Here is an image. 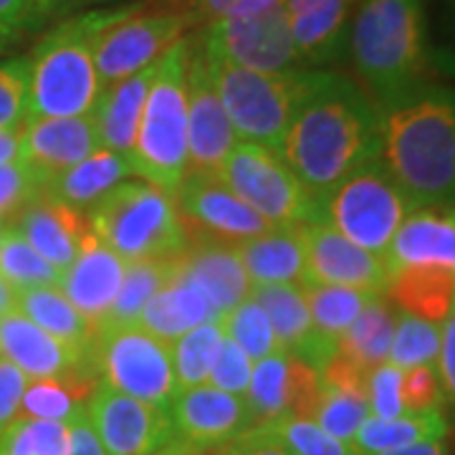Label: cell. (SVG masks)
I'll use <instances>...</instances> for the list:
<instances>
[{"label":"cell","instance_id":"1","mask_svg":"<svg viewBox=\"0 0 455 455\" xmlns=\"http://www.w3.org/2000/svg\"><path fill=\"white\" fill-rule=\"evenodd\" d=\"M281 157L316 203L379 157V107L355 79L309 68Z\"/></svg>","mask_w":455,"mask_h":455},{"label":"cell","instance_id":"2","mask_svg":"<svg viewBox=\"0 0 455 455\" xmlns=\"http://www.w3.org/2000/svg\"><path fill=\"white\" fill-rule=\"evenodd\" d=\"M379 160L415 211L455 205V86L430 82L379 107Z\"/></svg>","mask_w":455,"mask_h":455},{"label":"cell","instance_id":"3","mask_svg":"<svg viewBox=\"0 0 455 455\" xmlns=\"http://www.w3.org/2000/svg\"><path fill=\"white\" fill-rule=\"evenodd\" d=\"M433 49L425 0H359L347 53L357 84L377 107L430 84Z\"/></svg>","mask_w":455,"mask_h":455},{"label":"cell","instance_id":"4","mask_svg":"<svg viewBox=\"0 0 455 455\" xmlns=\"http://www.w3.org/2000/svg\"><path fill=\"white\" fill-rule=\"evenodd\" d=\"M116 8L84 11L41 36L28 59V119H61L94 112L101 84L97 38ZM26 119V122H28Z\"/></svg>","mask_w":455,"mask_h":455},{"label":"cell","instance_id":"5","mask_svg":"<svg viewBox=\"0 0 455 455\" xmlns=\"http://www.w3.org/2000/svg\"><path fill=\"white\" fill-rule=\"evenodd\" d=\"M188 66L190 33L164 53L147 94L137 140L130 152L137 178L164 193H178L190 170L188 149Z\"/></svg>","mask_w":455,"mask_h":455},{"label":"cell","instance_id":"6","mask_svg":"<svg viewBox=\"0 0 455 455\" xmlns=\"http://www.w3.org/2000/svg\"><path fill=\"white\" fill-rule=\"evenodd\" d=\"M92 228L101 243L124 263L175 259L188 235L175 197L149 182H122L92 208Z\"/></svg>","mask_w":455,"mask_h":455},{"label":"cell","instance_id":"7","mask_svg":"<svg viewBox=\"0 0 455 455\" xmlns=\"http://www.w3.org/2000/svg\"><path fill=\"white\" fill-rule=\"evenodd\" d=\"M205 56L215 92L235 130V137L281 155L293 107L299 101L309 68H296L286 74H260L212 59L211 53Z\"/></svg>","mask_w":455,"mask_h":455},{"label":"cell","instance_id":"8","mask_svg":"<svg viewBox=\"0 0 455 455\" xmlns=\"http://www.w3.org/2000/svg\"><path fill=\"white\" fill-rule=\"evenodd\" d=\"M412 211V203L377 157L341 180L319 203V220L387 260L392 241Z\"/></svg>","mask_w":455,"mask_h":455},{"label":"cell","instance_id":"9","mask_svg":"<svg viewBox=\"0 0 455 455\" xmlns=\"http://www.w3.org/2000/svg\"><path fill=\"white\" fill-rule=\"evenodd\" d=\"M89 359L101 385L149 405L167 410L180 392L172 344L149 334L142 326L97 331Z\"/></svg>","mask_w":455,"mask_h":455},{"label":"cell","instance_id":"10","mask_svg":"<svg viewBox=\"0 0 455 455\" xmlns=\"http://www.w3.org/2000/svg\"><path fill=\"white\" fill-rule=\"evenodd\" d=\"M218 178L274 228L319 220V203L307 193L286 160L266 147L235 145Z\"/></svg>","mask_w":455,"mask_h":455},{"label":"cell","instance_id":"11","mask_svg":"<svg viewBox=\"0 0 455 455\" xmlns=\"http://www.w3.org/2000/svg\"><path fill=\"white\" fill-rule=\"evenodd\" d=\"M193 28L185 18L164 11L152 0L116 8L97 38L94 59L101 89L157 64Z\"/></svg>","mask_w":455,"mask_h":455},{"label":"cell","instance_id":"12","mask_svg":"<svg viewBox=\"0 0 455 455\" xmlns=\"http://www.w3.org/2000/svg\"><path fill=\"white\" fill-rule=\"evenodd\" d=\"M193 36L212 59L241 68L260 74H286L307 68L293 46L283 3L256 16L212 20L196 28Z\"/></svg>","mask_w":455,"mask_h":455},{"label":"cell","instance_id":"13","mask_svg":"<svg viewBox=\"0 0 455 455\" xmlns=\"http://www.w3.org/2000/svg\"><path fill=\"white\" fill-rule=\"evenodd\" d=\"M86 418L107 455H152L175 440L164 407L142 403L101 382L86 400Z\"/></svg>","mask_w":455,"mask_h":455},{"label":"cell","instance_id":"14","mask_svg":"<svg viewBox=\"0 0 455 455\" xmlns=\"http://www.w3.org/2000/svg\"><path fill=\"white\" fill-rule=\"evenodd\" d=\"M175 205L188 241L218 238L243 243L274 228L212 172H188L175 193Z\"/></svg>","mask_w":455,"mask_h":455},{"label":"cell","instance_id":"15","mask_svg":"<svg viewBox=\"0 0 455 455\" xmlns=\"http://www.w3.org/2000/svg\"><path fill=\"white\" fill-rule=\"evenodd\" d=\"M301 243L307 256V281L322 286H344L364 293H385L390 283V263L359 248L322 220L301 223Z\"/></svg>","mask_w":455,"mask_h":455},{"label":"cell","instance_id":"16","mask_svg":"<svg viewBox=\"0 0 455 455\" xmlns=\"http://www.w3.org/2000/svg\"><path fill=\"white\" fill-rule=\"evenodd\" d=\"M235 130L218 99L211 76L208 56L190 33V66H188V172H212L218 175L226 157L233 152Z\"/></svg>","mask_w":455,"mask_h":455},{"label":"cell","instance_id":"17","mask_svg":"<svg viewBox=\"0 0 455 455\" xmlns=\"http://www.w3.org/2000/svg\"><path fill=\"white\" fill-rule=\"evenodd\" d=\"M175 438L197 451H215L245 430H251V412L243 397L200 385L180 390L167 407Z\"/></svg>","mask_w":455,"mask_h":455},{"label":"cell","instance_id":"18","mask_svg":"<svg viewBox=\"0 0 455 455\" xmlns=\"http://www.w3.org/2000/svg\"><path fill=\"white\" fill-rule=\"evenodd\" d=\"M0 357L16 364L28 379L94 372L89 352L51 337L18 309L0 316Z\"/></svg>","mask_w":455,"mask_h":455},{"label":"cell","instance_id":"19","mask_svg":"<svg viewBox=\"0 0 455 455\" xmlns=\"http://www.w3.org/2000/svg\"><path fill=\"white\" fill-rule=\"evenodd\" d=\"M359 0H283L293 46L307 68L337 64L347 56V41Z\"/></svg>","mask_w":455,"mask_h":455},{"label":"cell","instance_id":"20","mask_svg":"<svg viewBox=\"0 0 455 455\" xmlns=\"http://www.w3.org/2000/svg\"><path fill=\"white\" fill-rule=\"evenodd\" d=\"M97 149H101V142L92 114L61 119H28L23 124L20 160L31 164L46 182L86 160Z\"/></svg>","mask_w":455,"mask_h":455},{"label":"cell","instance_id":"21","mask_svg":"<svg viewBox=\"0 0 455 455\" xmlns=\"http://www.w3.org/2000/svg\"><path fill=\"white\" fill-rule=\"evenodd\" d=\"M124 271L127 263L89 230L76 260L61 274V291L74 304V309L94 326V331L104 322L107 311L112 309Z\"/></svg>","mask_w":455,"mask_h":455},{"label":"cell","instance_id":"22","mask_svg":"<svg viewBox=\"0 0 455 455\" xmlns=\"http://www.w3.org/2000/svg\"><path fill=\"white\" fill-rule=\"evenodd\" d=\"M178 271L205 291L218 319L235 309L253 291L235 243L218 238H190L178 256Z\"/></svg>","mask_w":455,"mask_h":455},{"label":"cell","instance_id":"23","mask_svg":"<svg viewBox=\"0 0 455 455\" xmlns=\"http://www.w3.org/2000/svg\"><path fill=\"white\" fill-rule=\"evenodd\" d=\"M251 299H256L274 326L278 349L289 357L301 359L314 370H322L329 357L337 352L334 344L324 341L314 331L309 304L301 283H278V286H253Z\"/></svg>","mask_w":455,"mask_h":455},{"label":"cell","instance_id":"24","mask_svg":"<svg viewBox=\"0 0 455 455\" xmlns=\"http://www.w3.org/2000/svg\"><path fill=\"white\" fill-rule=\"evenodd\" d=\"M13 228L61 274L76 260L82 241L89 233V223L82 211H74L46 193L33 197L18 212Z\"/></svg>","mask_w":455,"mask_h":455},{"label":"cell","instance_id":"25","mask_svg":"<svg viewBox=\"0 0 455 455\" xmlns=\"http://www.w3.org/2000/svg\"><path fill=\"white\" fill-rule=\"evenodd\" d=\"M390 268L443 266L455 271V205L418 208L397 230L387 256Z\"/></svg>","mask_w":455,"mask_h":455},{"label":"cell","instance_id":"26","mask_svg":"<svg viewBox=\"0 0 455 455\" xmlns=\"http://www.w3.org/2000/svg\"><path fill=\"white\" fill-rule=\"evenodd\" d=\"M157 66H160V61L132 74L122 82L107 86V89H101L92 116L97 122L99 142L104 149H112L119 155H130L132 152L147 94H149L152 82L157 76Z\"/></svg>","mask_w":455,"mask_h":455},{"label":"cell","instance_id":"27","mask_svg":"<svg viewBox=\"0 0 455 455\" xmlns=\"http://www.w3.org/2000/svg\"><path fill=\"white\" fill-rule=\"evenodd\" d=\"M235 251L253 286H278V283L307 281L301 223L271 228L256 238L235 243Z\"/></svg>","mask_w":455,"mask_h":455},{"label":"cell","instance_id":"28","mask_svg":"<svg viewBox=\"0 0 455 455\" xmlns=\"http://www.w3.org/2000/svg\"><path fill=\"white\" fill-rule=\"evenodd\" d=\"M215 319L218 316H215L205 291L196 281L182 276L175 268L172 278L147 301L137 326H142L149 334L172 344L182 334H188L190 329L205 324V322H215Z\"/></svg>","mask_w":455,"mask_h":455},{"label":"cell","instance_id":"29","mask_svg":"<svg viewBox=\"0 0 455 455\" xmlns=\"http://www.w3.org/2000/svg\"><path fill=\"white\" fill-rule=\"evenodd\" d=\"M134 175L130 155H119L112 149H97L79 164L68 167L51 178L44 193L74 211H92L101 197H107L122 180Z\"/></svg>","mask_w":455,"mask_h":455},{"label":"cell","instance_id":"30","mask_svg":"<svg viewBox=\"0 0 455 455\" xmlns=\"http://www.w3.org/2000/svg\"><path fill=\"white\" fill-rule=\"evenodd\" d=\"M385 293L395 309L440 324L455 304V271L443 266H400L392 268Z\"/></svg>","mask_w":455,"mask_h":455},{"label":"cell","instance_id":"31","mask_svg":"<svg viewBox=\"0 0 455 455\" xmlns=\"http://www.w3.org/2000/svg\"><path fill=\"white\" fill-rule=\"evenodd\" d=\"M451 433V425L443 410H425V412H405L400 418H367L357 435L352 438V448L357 455H374L405 448V445H418V443H430V440H445Z\"/></svg>","mask_w":455,"mask_h":455},{"label":"cell","instance_id":"32","mask_svg":"<svg viewBox=\"0 0 455 455\" xmlns=\"http://www.w3.org/2000/svg\"><path fill=\"white\" fill-rule=\"evenodd\" d=\"M397 314L400 311L392 307L390 299H385V293H374L357 319L337 339V352L364 372H372L374 367L387 362Z\"/></svg>","mask_w":455,"mask_h":455},{"label":"cell","instance_id":"33","mask_svg":"<svg viewBox=\"0 0 455 455\" xmlns=\"http://www.w3.org/2000/svg\"><path fill=\"white\" fill-rule=\"evenodd\" d=\"M16 309L26 319H31L33 324L49 331L51 337L66 341L76 349H84V352L92 349V341L97 337L94 326L74 309V304L66 299V293L59 286L20 291Z\"/></svg>","mask_w":455,"mask_h":455},{"label":"cell","instance_id":"34","mask_svg":"<svg viewBox=\"0 0 455 455\" xmlns=\"http://www.w3.org/2000/svg\"><path fill=\"white\" fill-rule=\"evenodd\" d=\"M175 268H178V256L175 259L132 260V263H127L119 293H116L112 309L107 311V316L99 324L97 331L137 324L147 301L172 278Z\"/></svg>","mask_w":455,"mask_h":455},{"label":"cell","instance_id":"35","mask_svg":"<svg viewBox=\"0 0 455 455\" xmlns=\"http://www.w3.org/2000/svg\"><path fill=\"white\" fill-rule=\"evenodd\" d=\"M251 427H266L291 418V357L276 352L256 362L245 392Z\"/></svg>","mask_w":455,"mask_h":455},{"label":"cell","instance_id":"36","mask_svg":"<svg viewBox=\"0 0 455 455\" xmlns=\"http://www.w3.org/2000/svg\"><path fill=\"white\" fill-rule=\"evenodd\" d=\"M307 304H309L314 331L329 344L337 347V339L349 329V324L364 309L374 293L344 289V286H322V283H301Z\"/></svg>","mask_w":455,"mask_h":455},{"label":"cell","instance_id":"37","mask_svg":"<svg viewBox=\"0 0 455 455\" xmlns=\"http://www.w3.org/2000/svg\"><path fill=\"white\" fill-rule=\"evenodd\" d=\"M94 0H0V49L23 36L49 31Z\"/></svg>","mask_w":455,"mask_h":455},{"label":"cell","instance_id":"38","mask_svg":"<svg viewBox=\"0 0 455 455\" xmlns=\"http://www.w3.org/2000/svg\"><path fill=\"white\" fill-rule=\"evenodd\" d=\"M0 278L13 291L20 293L31 291V289L59 286L61 271L53 268L11 223L5 238L0 241Z\"/></svg>","mask_w":455,"mask_h":455},{"label":"cell","instance_id":"39","mask_svg":"<svg viewBox=\"0 0 455 455\" xmlns=\"http://www.w3.org/2000/svg\"><path fill=\"white\" fill-rule=\"evenodd\" d=\"M223 337V326L215 319L190 329L178 341H172V364L180 390L200 387L208 382Z\"/></svg>","mask_w":455,"mask_h":455},{"label":"cell","instance_id":"40","mask_svg":"<svg viewBox=\"0 0 455 455\" xmlns=\"http://www.w3.org/2000/svg\"><path fill=\"white\" fill-rule=\"evenodd\" d=\"M440 355V324L418 319L410 314H397V326L392 334L387 362L397 370H412L420 364H435Z\"/></svg>","mask_w":455,"mask_h":455},{"label":"cell","instance_id":"41","mask_svg":"<svg viewBox=\"0 0 455 455\" xmlns=\"http://www.w3.org/2000/svg\"><path fill=\"white\" fill-rule=\"evenodd\" d=\"M223 326V334L228 339H233L245 355L251 359H263L268 355H276L278 349L276 334L274 326L268 322L266 311L260 309V304L256 299H245L233 311H228L226 316L218 319Z\"/></svg>","mask_w":455,"mask_h":455},{"label":"cell","instance_id":"42","mask_svg":"<svg viewBox=\"0 0 455 455\" xmlns=\"http://www.w3.org/2000/svg\"><path fill=\"white\" fill-rule=\"evenodd\" d=\"M68 423L18 418L0 435V455H66Z\"/></svg>","mask_w":455,"mask_h":455},{"label":"cell","instance_id":"43","mask_svg":"<svg viewBox=\"0 0 455 455\" xmlns=\"http://www.w3.org/2000/svg\"><path fill=\"white\" fill-rule=\"evenodd\" d=\"M367 418H370L367 395L322 387V400H319L314 423L319 425L324 433H329L331 438L341 440V443H352V438L357 435V430Z\"/></svg>","mask_w":455,"mask_h":455},{"label":"cell","instance_id":"44","mask_svg":"<svg viewBox=\"0 0 455 455\" xmlns=\"http://www.w3.org/2000/svg\"><path fill=\"white\" fill-rule=\"evenodd\" d=\"M160 8L178 13L188 20V26L196 31L205 23L223 20V18H243L263 13L283 0H152Z\"/></svg>","mask_w":455,"mask_h":455},{"label":"cell","instance_id":"45","mask_svg":"<svg viewBox=\"0 0 455 455\" xmlns=\"http://www.w3.org/2000/svg\"><path fill=\"white\" fill-rule=\"evenodd\" d=\"M28 119V59L0 61V132L20 130Z\"/></svg>","mask_w":455,"mask_h":455},{"label":"cell","instance_id":"46","mask_svg":"<svg viewBox=\"0 0 455 455\" xmlns=\"http://www.w3.org/2000/svg\"><path fill=\"white\" fill-rule=\"evenodd\" d=\"M283 440L296 455H357L349 443L331 438L314 420L283 418L274 425H266Z\"/></svg>","mask_w":455,"mask_h":455},{"label":"cell","instance_id":"47","mask_svg":"<svg viewBox=\"0 0 455 455\" xmlns=\"http://www.w3.org/2000/svg\"><path fill=\"white\" fill-rule=\"evenodd\" d=\"M46 188L31 164L18 160L11 164H0V218H16L33 197H38Z\"/></svg>","mask_w":455,"mask_h":455},{"label":"cell","instance_id":"48","mask_svg":"<svg viewBox=\"0 0 455 455\" xmlns=\"http://www.w3.org/2000/svg\"><path fill=\"white\" fill-rule=\"evenodd\" d=\"M251 374H253V359L248 357L235 341L223 337L218 357L212 362L208 385H212L215 390H223L228 395H235V397L245 400V392H248V385H251Z\"/></svg>","mask_w":455,"mask_h":455},{"label":"cell","instance_id":"49","mask_svg":"<svg viewBox=\"0 0 455 455\" xmlns=\"http://www.w3.org/2000/svg\"><path fill=\"white\" fill-rule=\"evenodd\" d=\"M367 403H370V415L372 418H400L407 410L403 405V370L385 362L374 367L367 377Z\"/></svg>","mask_w":455,"mask_h":455},{"label":"cell","instance_id":"50","mask_svg":"<svg viewBox=\"0 0 455 455\" xmlns=\"http://www.w3.org/2000/svg\"><path fill=\"white\" fill-rule=\"evenodd\" d=\"M403 405L407 412H425V410L445 407L435 364H420L403 372Z\"/></svg>","mask_w":455,"mask_h":455},{"label":"cell","instance_id":"51","mask_svg":"<svg viewBox=\"0 0 455 455\" xmlns=\"http://www.w3.org/2000/svg\"><path fill=\"white\" fill-rule=\"evenodd\" d=\"M208 455H296L278 438L271 427H251L243 435L230 440L226 445L208 451Z\"/></svg>","mask_w":455,"mask_h":455},{"label":"cell","instance_id":"52","mask_svg":"<svg viewBox=\"0 0 455 455\" xmlns=\"http://www.w3.org/2000/svg\"><path fill=\"white\" fill-rule=\"evenodd\" d=\"M28 385V377L0 357V435L20 418V400Z\"/></svg>","mask_w":455,"mask_h":455},{"label":"cell","instance_id":"53","mask_svg":"<svg viewBox=\"0 0 455 455\" xmlns=\"http://www.w3.org/2000/svg\"><path fill=\"white\" fill-rule=\"evenodd\" d=\"M435 364H438L435 370H438L445 405L451 407L455 415V304L440 326V355Z\"/></svg>","mask_w":455,"mask_h":455},{"label":"cell","instance_id":"54","mask_svg":"<svg viewBox=\"0 0 455 455\" xmlns=\"http://www.w3.org/2000/svg\"><path fill=\"white\" fill-rule=\"evenodd\" d=\"M66 455H107L101 443L94 435V427L86 418V405L79 407L68 418V451Z\"/></svg>","mask_w":455,"mask_h":455},{"label":"cell","instance_id":"55","mask_svg":"<svg viewBox=\"0 0 455 455\" xmlns=\"http://www.w3.org/2000/svg\"><path fill=\"white\" fill-rule=\"evenodd\" d=\"M440 3H443V44L433 49V64L440 74L455 76V0H440Z\"/></svg>","mask_w":455,"mask_h":455},{"label":"cell","instance_id":"56","mask_svg":"<svg viewBox=\"0 0 455 455\" xmlns=\"http://www.w3.org/2000/svg\"><path fill=\"white\" fill-rule=\"evenodd\" d=\"M23 155V127L0 132V164L18 163Z\"/></svg>","mask_w":455,"mask_h":455},{"label":"cell","instance_id":"57","mask_svg":"<svg viewBox=\"0 0 455 455\" xmlns=\"http://www.w3.org/2000/svg\"><path fill=\"white\" fill-rule=\"evenodd\" d=\"M374 455H451L445 440H430V443H418V445H405V448H395L385 453Z\"/></svg>","mask_w":455,"mask_h":455},{"label":"cell","instance_id":"58","mask_svg":"<svg viewBox=\"0 0 455 455\" xmlns=\"http://www.w3.org/2000/svg\"><path fill=\"white\" fill-rule=\"evenodd\" d=\"M18 304V293L0 278V316L3 314H11V311H16Z\"/></svg>","mask_w":455,"mask_h":455},{"label":"cell","instance_id":"59","mask_svg":"<svg viewBox=\"0 0 455 455\" xmlns=\"http://www.w3.org/2000/svg\"><path fill=\"white\" fill-rule=\"evenodd\" d=\"M152 455H208V451H197V448H190V445H185L182 440H172L170 445H164L163 451H157V453Z\"/></svg>","mask_w":455,"mask_h":455},{"label":"cell","instance_id":"60","mask_svg":"<svg viewBox=\"0 0 455 455\" xmlns=\"http://www.w3.org/2000/svg\"><path fill=\"white\" fill-rule=\"evenodd\" d=\"M8 228H11V223H8V218H0V241L5 238V233H8Z\"/></svg>","mask_w":455,"mask_h":455}]
</instances>
